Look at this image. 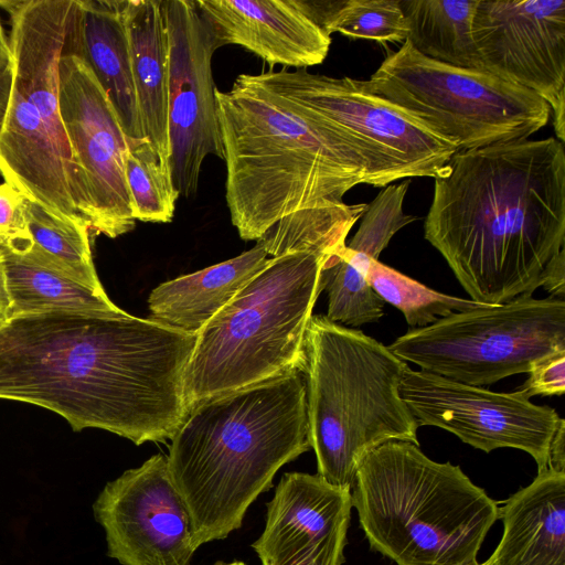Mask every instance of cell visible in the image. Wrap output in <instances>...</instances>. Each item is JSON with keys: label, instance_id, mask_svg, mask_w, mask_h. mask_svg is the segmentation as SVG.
<instances>
[{"label": "cell", "instance_id": "6da1fadb", "mask_svg": "<svg viewBox=\"0 0 565 565\" xmlns=\"http://www.w3.org/2000/svg\"><path fill=\"white\" fill-rule=\"evenodd\" d=\"M196 339L125 311L13 317L0 329V398L53 411L75 431L166 441L189 413L184 374Z\"/></svg>", "mask_w": 565, "mask_h": 565}, {"label": "cell", "instance_id": "7a4b0ae2", "mask_svg": "<svg viewBox=\"0 0 565 565\" xmlns=\"http://www.w3.org/2000/svg\"><path fill=\"white\" fill-rule=\"evenodd\" d=\"M425 238L470 299L532 295L564 249L565 151L554 137L458 151L434 179Z\"/></svg>", "mask_w": 565, "mask_h": 565}, {"label": "cell", "instance_id": "3957f363", "mask_svg": "<svg viewBox=\"0 0 565 565\" xmlns=\"http://www.w3.org/2000/svg\"><path fill=\"white\" fill-rule=\"evenodd\" d=\"M215 98L226 204L242 239L257 241L291 213L344 204L365 183L364 160L341 129L253 75Z\"/></svg>", "mask_w": 565, "mask_h": 565}, {"label": "cell", "instance_id": "277c9868", "mask_svg": "<svg viewBox=\"0 0 565 565\" xmlns=\"http://www.w3.org/2000/svg\"><path fill=\"white\" fill-rule=\"evenodd\" d=\"M302 372L206 399L171 438V478L198 547L238 530L277 471L310 449Z\"/></svg>", "mask_w": 565, "mask_h": 565}, {"label": "cell", "instance_id": "5b68a950", "mask_svg": "<svg viewBox=\"0 0 565 565\" xmlns=\"http://www.w3.org/2000/svg\"><path fill=\"white\" fill-rule=\"evenodd\" d=\"M351 500L371 547L397 565L473 564L498 520V502L459 466L402 440L363 457Z\"/></svg>", "mask_w": 565, "mask_h": 565}, {"label": "cell", "instance_id": "8992f818", "mask_svg": "<svg viewBox=\"0 0 565 565\" xmlns=\"http://www.w3.org/2000/svg\"><path fill=\"white\" fill-rule=\"evenodd\" d=\"M75 0L0 1L13 78L0 131L4 182L60 218L92 228V204L58 105V63Z\"/></svg>", "mask_w": 565, "mask_h": 565}, {"label": "cell", "instance_id": "52a82bcc", "mask_svg": "<svg viewBox=\"0 0 565 565\" xmlns=\"http://www.w3.org/2000/svg\"><path fill=\"white\" fill-rule=\"evenodd\" d=\"M407 366L362 331L310 318L303 366L309 441L328 483L351 490L363 457L387 441L419 446L418 426L399 395Z\"/></svg>", "mask_w": 565, "mask_h": 565}, {"label": "cell", "instance_id": "ba28073f", "mask_svg": "<svg viewBox=\"0 0 565 565\" xmlns=\"http://www.w3.org/2000/svg\"><path fill=\"white\" fill-rule=\"evenodd\" d=\"M335 252L270 257L200 330L184 374L189 412L212 397L303 373L306 331L322 291L321 268Z\"/></svg>", "mask_w": 565, "mask_h": 565}, {"label": "cell", "instance_id": "9c48e42d", "mask_svg": "<svg viewBox=\"0 0 565 565\" xmlns=\"http://www.w3.org/2000/svg\"><path fill=\"white\" fill-rule=\"evenodd\" d=\"M360 84L458 151L529 139L551 117L550 106L532 90L428 58L407 40Z\"/></svg>", "mask_w": 565, "mask_h": 565}, {"label": "cell", "instance_id": "30bf717a", "mask_svg": "<svg viewBox=\"0 0 565 565\" xmlns=\"http://www.w3.org/2000/svg\"><path fill=\"white\" fill-rule=\"evenodd\" d=\"M387 348L423 371L488 386L565 350V301L521 295L412 329Z\"/></svg>", "mask_w": 565, "mask_h": 565}, {"label": "cell", "instance_id": "8fae6325", "mask_svg": "<svg viewBox=\"0 0 565 565\" xmlns=\"http://www.w3.org/2000/svg\"><path fill=\"white\" fill-rule=\"evenodd\" d=\"M265 88L306 106L341 129L360 151L365 183L439 178L458 148L391 103L363 89L359 79L311 74L305 68L253 75Z\"/></svg>", "mask_w": 565, "mask_h": 565}, {"label": "cell", "instance_id": "7c38bea8", "mask_svg": "<svg viewBox=\"0 0 565 565\" xmlns=\"http://www.w3.org/2000/svg\"><path fill=\"white\" fill-rule=\"evenodd\" d=\"M399 395L418 427L436 426L473 448H515L532 456L537 473L547 469L550 446L562 420L520 390L497 393L406 367Z\"/></svg>", "mask_w": 565, "mask_h": 565}, {"label": "cell", "instance_id": "4fadbf2b", "mask_svg": "<svg viewBox=\"0 0 565 565\" xmlns=\"http://www.w3.org/2000/svg\"><path fill=\"white\" fill-rule=\"evenodd\" d=\"M168 35L169 167L182 198L196 193L209 154L223 160L212 57L221 47L195 1H162Z\"/></svg>", "mask_w": 565, "mask_h": 565}, {"label": "cell", "instance_id": "5bb4252c", "mask_svg": "<svg viewBox=\"0 0 565 565\" xmlns=\"http://www.w3.org/2000/svg\"><path fill=\"white\" fill-rule=\"evenodd\" d=\"M477 70L522 86L550 106L565 141V0H478Z\"/></svg>", "mask_w": 565, "mask_h": 565}, {"label": "cell", "instance_id": "9a60e30c", "mask_svg": "<svg viewBox=\"0 0 565 565\" xmlns=\"http://www.w3.org/2000/svg\"><path fill=\"white\" fill-rule=\"evenodd\" d=\"M58 105L73 157L92 204V236L110 238L136 225L125 178L128 139L106 93L88 65L62 52Z\"/></svg>", "mask_w": 565, "mask_h": 565}, {"label": "cell", "instance_id": "2e32d148", "mask_svg": "<svg viewBox=\"0 0 565 565\" xmlns=\"http://www.w3.org/2000/svg\"><path fill=\"white\" fill-rule=\"evenodd\" d=\"M93 510L108 556L121 565H192L199 547L167 456L154 455L108 482Z\"/></svg>", "mask_w": 565, "mask_h": 565}, {"label": "cell", "instance_id": "e0dca14e", "mask_svg": "<svg viewBox=\"0 0 565 565\" xmlns=\"http://www.w3.org/2000/svg\"><path fill=\"white\" fill-rule=\"evenodd\" d=\"M351 509L350 489L318 473H284L252 547L262 565H342Z\"/></svg>", "mask_w": 565, "mask_h": 565}, {"label": "cell", "instance_id": "ac0fdd59", "mask_svg": "<svg viewBox=\"0 0 565 565\" xmlns=\"http://www.w3.org/2000/svg\"><path fill=\"white\" fill-rule=\"evenodd\" d=\"M196 7L221 45L242 46L273 65L321 64L331 38L300 0H198Z\"/></svg>", "mask_w": 565, "mask_h": 565}, {"label": "cell", "instance_id": "d6986e66", "mask_svg": "<svg viewBox=\"0 0 565 565\" xmlns=\"http://www.w3.org/2000/svg\"><path fill=\"white\" fill-rule=\"evenodd\" d=\"M62 52L81 57L92 70L127 139L146 138L134 86L124 1L75 0Z\"/></svg>", "mask_w": 565, "mask_h": 565}, {"label": "cell", "instance_id": "ffe728a7", "mask_svg": "<svg viewBox=\"0 0 565 565\" xmlns=\"http://www.w3.org/2000/svg\"><path fill=\"white\" fill-rule=\"evenodd\" d=\"M498 507L503 535L487 565H565V472H539Z\"/></svg>", "mask_w": 565, "mask_h": 565}, {"label": "cell", "instance_id": "44dd1931", "mask_svg": "<svg viewBox=\"0 0 565 565\" xmlns=\"http://www.w3.org/2000/svg\"><path fill=\"white\" fill-rule=\"evenodd\" d=\"M259 242L237 257L154 288L148 319L189 333L200 330L268 264Z\"/></svg>", "mask_w": 565, "mask_h": 565}, {"label": "cell", "instance_id": "7402d4cb", "mask_svg": "<svg viewBox=\"0 0 565 565\" xmlns=\"http://www.w3.org/2000/svg\"><path fill=\"white\" fill-rule=\"evenodd\" d=\"M124 17L145 137L169 163V56L162 0H126Z\"/></svg>", "mask_w": 565, "mask_h": 565}, {"label": "cell", "instance_id": "603a6c76", "mask_svg": "<svg viewBox=\"0 0 565 565\" xmlns=\"http://www.w3.org/2000/svg\"><path fill=\"white\" fill-rule=\"evenodd\" d=\"M12 299V318L56 311L116 315L124 310L106 292L88 288L30 254L0 248Z\"/></svg>", "mask_w": 565, "mask_h": 565}, {"label": "cell", "instance_id": "cb8c5ba5", "mask_svg": "<svg viewBox=\"0 0 565 565\" xmlns=\"http://www.w3.org/2000/svg\"><path fill=\"white\" fill-rule=\"evenodd\" d=\"M408 23L407 41L424 56L477 70L472 20L478 0H399Z\"/></svg>", "mask_w": 565, "mask_h": 565}, {"label": "cell", "instance_id": "d4e9b609", "mask_svg": "<svg viewBox=\"0 0 565 565\" xmlns=\"http://www.w3.org/2000/svg\"><path fill=\"white\" fill-rule=\"evenodd\" d=\"M26 218L33 242L28 254L93 290L105 291L93 264L87 225L60 218L30 201Z\"/></svg>", "mask_w": 565, "mask_h": 565}, {"label": "cell", "instance_id": "484cf974", "mask_svg": "<svg viewBox=\"0 0 565 565\" xmlns=\"http://www.w3.org/2000/svg\"><path fill=\"white\" fill-rule=\"evenodd\" d=\"M367 204L347 203L302 210L284 216L269 227L259 242L269 257L302 250H338L365 212Z\"/></svg>", "mask_w": 565, "mask_h": 565}, {"label": "cell", "instance_id": "4316f807", "mask_svg": "<svg viewBox=\"0 0 565 565\" xmlns=\"http://www.w3.org/2000/svg\"><path fill=\"white\" fill-rule=\"evenodd\" d=\"M309 17L328 34L379 43H404L408 23L399 0H300Z\"/></svg>", "mask_w": 565, "mask_h": 565}, {"label": "cell", "instance_id": "83f0119b", "mask_svg": "<svg viewBox=\"0 0 565 565\" xmlns=\"http://www.w3.org/2000/svg\"><path fill=\"white\" fill-rule=\"evenodd\" d=\"M125 178L136 221L169 223L179 194L169 163L163 161L147 139L128 140Z\"/></svg>", "mask_w": 565, "mask_h": 565}, {"label": "cell", "instance_id": "f1b7e54d", "mask_svg": "<svg viewBox=\"0 0 565 565\" xmlns=\"http://www.w3.org/2000/svg\"><path fill=\"white\" fill-rule=\"evenodd\" d=\"M366 279L374 292L397 308L413 329L425 328L455 312L489 305L437 292L402 273L373 259Z\"/></svg>", "mask_w": 565, "mask_h": 565}, {"label": "cell", "instance_id": "f546056e", "mask_svg": "<svg viewBox=\"0 0 565 565\" xmlns=\"http://www.w3.org/2000/svg\"><path fill=\"white\" fill-rule=\"evenodd\" d=\"M29 200L7 182L0 183V248L23 254L33 242L28 227Z\"/></svg>", "mask_w": 565, "mask_h": 565}, {"label": "cell", "instance_id": "4dcf8cb0", "mask_svg": "<svg viewBox=\"0 0 565 565\" xmlns=\"http://www.w3.org/2000/svg\"><path fill=\"white\" fill-rule=\"evenodd\" d=\"M529 377L519 387L529 398L534 395H563L565 393V350L550 354L533 364Z\"/></svg>", "mask_w": 565, "mask_h": 565}, {"label": "cell", "instance_id": "1f68e13d", "mask_svg": "<svg viewBox=\"0 0 565 565\" xmlns=\"http://www.w3.org/2000/svg\"><path fill=\"white\" fill-rule=\"evenodd\" d=\"M540 287H544L554 298L564 299L565 295V249H562L544 268Z\"/></svg>", "mask_w": 565, "mask_h": 565}, {"label": "cell", "instance_id": "d6a6232c", "mask_svg": "<svg viewBox=\"0 0 565 565\" xmlns=\"http://www.w3.org/2000/svg\"><path fill=\"white\" fill-rule=\"evenodd\" d=\"M547 468L565 472V420L563 418L551 441Z\"/></svg>", "mask_w": 565, "mask_h": 565}, {"label": "cell", "instance_id": "836d02e7", "mask_svg": "<svg viewBox=\"0 0 565 565\" xmlns=\"http://www.w3.org/2000/svg\"><path fill=\"white\" fill-rule=\"evenodd\" d=\"M12 319V299L10 296L4 258L0 250V329Z\"/></svg>", "mask_w": 565, "mask_h": 565}, {"label": "cell", "instance_id": "e575fe53", "mask_svg": "<svg viewBox=\"0 0 565 565\" xmlns=\"http://www.w3.org/2000/svg\"><path fill=\"white\" fill-rule=\"evenodd\" d=\"M13 70L0 77V131L2 129L11 95Z\"/></svg>", "mask_w": 565, "mask_h": 565}, {"label": "cell", "instance_id": "d590c367", "mask_svg": "<svg viewBox=\"0 0 565 565\" xmlns=\"http://www.w3.org/2000/svg\"><path fill=\"white\" fill-rule=\"evenodd\" d=\"M13 68V58L9 43V36L6 33L0 19V77Z\"/></svg>", "mask_w": 565, "mask_h": 565}, {"label": "cell", "instance_id": "8d00e7d4", "mask_svg": "<svg viewBox=\"0 0 565 565\" xmlns=\"http://www.w3.org/2000/svg\"><path fill=\"white\" fill-rule=\"evenodd\" d=\"M212 565H246V564L244 562H241V561H234V562L217 561V562H215Z\"/></svg>", "mask_w": 565, "mask_h": 565}, {"label": "cell", "instance_id": "74e56055", "mask_svg": "<svg viewBox=\"0 0 565 565\" xmlns=\"http://www.w3.org/2000/svg\"><path fill=\"white\" fill-rule=\"evenodd\" d=\"M470 565H487V564H486V562H483V563H478V562H476V563L470 564Z\"/></svg>", "mask_w": 565, "mask_h": 565}, {"label": "cell", "instance_id": "f35d334b", "mask_svg": "<svg viewBox=\"0 0 565 565\" xmlns=\"http://www.w3.org/2000/svg\"><path fill=\"white\" fill-rule=\"evenodd\" d=\"M0 178H1V173H0Z\"/></svg>", "mask_w": 565, "mask_h": 565}]
</instances>
